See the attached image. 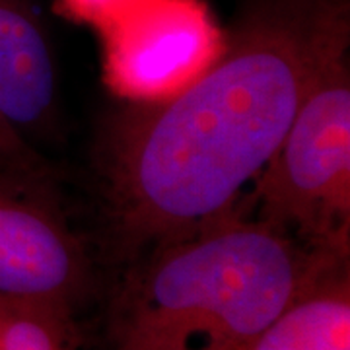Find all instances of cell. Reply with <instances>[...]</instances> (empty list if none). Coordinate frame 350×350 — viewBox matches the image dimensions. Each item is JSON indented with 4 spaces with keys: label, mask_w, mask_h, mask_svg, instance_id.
<instances>
[{
    "label": "cell",
    "mask_w": 350,
    "mask_h": 350,
    "mask_svg": "<svg viewBox=\"0 0 350 350\" xmlns=\"http://www.w3.org/2000/svg\"><path fill=\"white\" fill-rule=\"evenodd\" d=\"M236 350H350V259L331 262Z\"/></svg>",
    "instance_id": "obj_7"
},
{
    "label": "cell",
    "mask_w": 350,
    "mask_h": 350,
    "mask_svg": "<svg viewBox=\"0 0 350 350\" xmlns=\"http://www.w3.org/2000/svg\"><path fill=\"white\" fill-rule=\"evenodd\" d=\"M57 119V64L27 0H0V121L31 142Z\"/></svg>",
    "instance_id": "obj_6"
},
{
    "label": "cell",
    "mask_w": 350,
    "mask_h": 350,
    "mask_svg": "<svg viewBox=\"0 0 350 350\" xmlns=\"http://www.w3.org/2000/svg\"><path fill=\"white\" fill-rule=\"evenodd\" d=\"M148 2L150 0H55V8L70 22L88 25L98 33H103Z\"/></svg>",
    "instance_id": "obj_9"
},
{
    "label": "cell",
    "mask_w": 350,
    "mask_h": 350,
    "mask_svg": "<svg viewBox=\"0 0 350 350\" xmlns=\"http://www.w3.org/2000/svg\"><path fill=\"white\" fill-rule=\"evenodd\" d=\"M101 36V76L133 105L163 103L193 86L226 51L206 0H150Z\"/></svg>",
    "instance_id": "obj_4"
},
{
    "label": "cell",
    "mask_w": 350,
    "mask_h": 350,
    "mask_svg": "<svg viewBox=\"0 0 350 350\" xmlns=\"http://www.w3.org/2000/svg\"><path fill=\"white\" fill-rule=\"evenodd\" d=\"M340 259L350 255L312 250L239 200L129 265L109 350H236Z\"/></svg>",
    "instance_id": "obj_2"
},
{
    "label": "cell",
    "mask_w": 350,
    "mask_h": 350,
    "mask_svg": "<svg viewBox=\"0 0 350 350\" xmlns=\"http://www.w3.org/2000/svg\"><path fill=\"white\" fill-rule=\"evenodd\" d=\"M226 51L185 92L129 105L101 133L113 257L131 265L241 200L315 78L349 53L350 0H250Z\"/></svg>",
    "instance_id": "obj_1"
},
{
    "label": "cell",
    "mask_w": 350,
    "mask_h": 350,
    "mask_svg": "<svg viewBox=\"0 0 350 350\" xmlns=\"http://www.w3.org/2000/svg\"><path fill=\"white\" fill-rule=\"evenodd\" d=\"M49 189L51 181L0 174V298L72 321L92 288V259Z\"/></svg>",
    "instance_id": "obj_5"
},
{
    "label": "cell",
    "mask_w": 350,
    "mask_h": 350,
    "mask_svg": "<svg viewBox=\"0 0 350 350\" xmlns=\"http://www.w3.org/2000/svg\"><path fill=\"white\" fill-rule=\"evenodd\" d=\"M259 222L308 247L350 255V68L338 55L315 78L278 148L253 179Z\"/></svg>",
    "instance_id": "obj_3"
},
{
    "label": "cell",
    "mask_w": 350,
    "mask_h": 350,
    "mask_svg": "<svg viewBox=\"0 0 350 350\" xmlns=\"http://www.w3.org/2000/svg\"><path fill=\"white\" fill-rule=\"evenodd\" d=\"M70 319L0 298V350H72Z\"/></svg>",
    "instance_id": "obj_8"
},
{
    "label": "cell",
    "mask_w": 350,
    "mask_h": 350,
    "mask_svg": "<svg viewBox=\"0 0 350 350\" xmlns=\"http://www.w3.org/2000/svg\"><path fill=\"white\" fill-rule=\"evenodd\" d=\"M0 174H12L27 179L53 181L51 163L39 154L31 142L0 121Z\"/></svg>",
    "instance_id": "obj_10"
}]
</instances>
